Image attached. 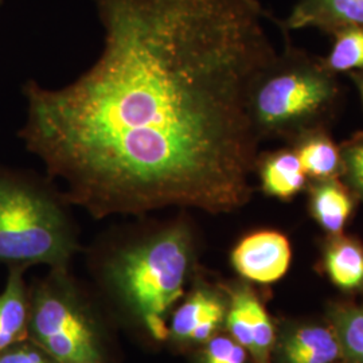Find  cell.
<instances>
[{
  "label": "cell",
  "instance_id": "cell-1",
  "mask_svg": "<svg viewBox=\"0 0 363 363\" xmlns=\"http://www.w3.org/2000/svg\"><path fill=\"white\" fill-rule=\"evenodd\" d=\"M96 62L58 89L30 79L18 136L94 220L252 199L249 94L277 52L257 0H94Z\"/></svg>",
  "mask_w": 363,
  "mask_h": 363
},
{
  "label": "cell",
  "instance_id": "cell-2",
  "mask_svg": "<svg viewBox=\"0 0 363 363\" xmlns=\"http://www.w3.org/2000/svg\"><path fill=\"white\" fill-rule=\"evenodd\" d=\"M82 253L88 284L120 333L143 350H164L171 313L202 267V240L189 210L113 225Z\"/></svg>",
  "mask_w": 363,
  "mask_h": 363
},
{
  "label": "cell",
  "instance_id": "cell-3",
  "mask_svg": "<svg viewBox=\"0 0 363 363\" xmlns=\"http://www.w3.org/2000/svg\"><path fill=\"white\" fill-rule=\"evenodd\" d=\"M72 208L50 177L0 166V264L72 268L84 249Z\"/></svg>",
  "mask_w": 363,
  "mask_h": 363
},
{
  "label": "cell",
  "instance_id": "cell-4",
  "mask_svg": "<svg viewBox=\"0 0 363 363\" xmlns=\"http://www.w3.org/2000/svg\"><path fill=\"white\" fill-rule=\"evenodd\" d=\"M120 330L88 281L49 268L30 286L28 339L57 363H123Z\"/></svg>",
  "mask_w": 363,
  "mask_h": 363
},
{
  "label": "cell",
  "instance_id": "cell-5",
  "mask_svg": "<svg viewBox=\"0 0 363 363\" xmlns=\"http://www.w3.org/2000/svg\"><path fill=\"white\" fill-rule=\"evenodd\" d=\"M340 101L337 74L322 58L286 49L255 81L249 113L259 140L292 142L306 130L327 127Z\"/></svg>",
  "mask_w": 363,
  "mask_h": 363
},
{
  "label": "cell",
  "instance_id": "cell-6",
  "mask_svg": "<svg viewBox=\"0 0 363 363\" xmlns=\"http://www.w3.org/2000/svg\"><path fill=\"white\" fill-rule=\"evenodd\" d=\"M229 296L220 277L211 279L201 267L184 296L171 313L166 349L187 357L213 337L225 331Z\"/></svg>",
  "mask_w": 363,
  "mask_h": 363
},
{
  "label": "cell",
  "instance_id": "cell-7",
  "mask_svg": "<svg viewBox=\"0 0 363 363\" xmlns=\"http://www.w3.org/2000/svg\"><path fill=\"white\" fill-rule=\"evenodd\" d=\"M220 281L229 296L225 331L247 350L252 362L272 363L277 320L267 307L265 295L240 277Z\"/></svg>",
  "mask_w": 363,
  "mask_h": 363
},
{
  "label": "cell",
  "instance_id": "cell-8",
  "mask_svg": "<svg viewBox=\"0 0 363 363\" xmlns=\"http://www.w3.org/2000/svg\"><path fill=\"white\" fill-rule=\"evenodd\" d=\"M229 261L240 279L255 286H271L289 271L292 247L280 230L257 229L244 234L234 244Z\"/></svg>",
  "mask_w": 363,
  "mask_h": 363
},
{
  "label": "cell",
  "instance_id": "cell-9",
  "mask_svg": "<svg viewBox=\"0 0 363 363\" xmlns=\"http://www.w3.org/2000/svg\"><path fill=\"white\" fill-rule=\"evenodd\" d=\"M276 320L272 363H346L337 334L325 318Z\"/></svg>",
  "mask_w": 363,
  "mask_h": 363
},
{
  "label": "cell",
  "instance_id": "cell-10",
  "mask_svg": "<svg viewBox=\"0 0 363 363\" xmlns=\"http://www.w3.org/2000/svg\"><path fill=\"white\" fill-rule=\"evenodd\" d=\"M320 272L342 294L363 295V242L349 234L325 235L320 244Z\"/></svg>",
  "mask_w": 363,
  "mask_h": 363
},
{
  "label": "cell",
  "instance_id": "cell-11",
  "mask_svg": "<svg viewBox=\"0 0 363 363\" xmlns=\"http://www.w3.org/2000/svg\"><path fill=\"white\" fill-rule=\"evenodd\" d=\"M308 213L325 235L346 232L352 220L358 198L340 178L310 181L307 186Z\"/></svg>",
  "mask_w": 363,
  "mask_h": 363
},
{
  "label": "cell",
  "instance_id": "cell-12",
  "mask_svg": "<svg viewBox=\"0 0 363 363\" xmlns=\"http://www.w3.org/2000/svg\"><path fill=\"white\" fill-rule=\"evenodd\" d=\"M286 30L363 26V0H298L284 22Z\"/></svg>",
  "mask_w": 363,
  "mask_h": 363
},
{
  "label": "cell",
  "instance_id": "cell-13",
  "mask_svg": "<svg viewBox=\"0 0 363 363\" xmlns=\"http://www.w3.org/2000/svg\"><path fill=\"white\" fill-rule=\"evenodd\" d=\"M255 172L259 177L261 191L284 202L304 191L310 182L291 147L259 154Z\"/></svg>",
  "mask_w": 363,
  "mask_h": 363
},
{
  "label": "cell",
  "instance_id": "cell-14",
  "mask_svg": "<svg viewBox=\"0 0 363 363\" xmlns=\"http://www.w3.org/2000/svg\"><path fill=\"white\" fill-rule=\"evenodd\" d=\"M26 267H9L4 289L0 292V354L28 339L30 286Z\"/></svg>",
  "mask_w": 363,
  "mask_h": 363
},
{
  "label": "cell",
  "instance_id": "cell-15",
  "mask_svg": "<svg viewBox=\"0 0 363 363\" xmlns=\"http://www.w3.org/2000/svg\"><path fill=\"white\" fill-rule=\"evenodd\" d=\"M289 144L310 181L342 179L343 159L340 145L334 142L327 127L306 130Z\"/></svg>",
  "mask_w": 363,
  "mask_h": 363
},
{
  "label": "cell",
  "instance_id": "cell-16",
  "mask_svg": "<svg viewBox=\"0 0 363 363\" xmlns=\"http://www.w3.org/2000/svg\"><path fill=\"white\" fill-rule=\"evenodd\" d=\"M325 320L337 334L346 363H363V301H328Z\"/></svg>",
  "mask_w": 363,
  "mask_h": 363
},
{
  "label": "cell",
  "instance_id": "cell-17",
  "mask_svg": "<svg viewBox=\"0 0 363 363\" xmlns=\"http://www.w3.org/2000/svg\"><path fill=\"white\" fill-rule=\"evenodd\" d=\"M334 42L323 60L334 73H363V26H347L333 33Z\"/></svg>",
  "mask_w": 363,
  "mask_h": 363
},
{
  "label": "cell",
  "instance_id": "cell-18",
  "mask_svg": "<svg viewBox=\"0 0 363 363\" xmlns=\"http://www.w3.org/2000/svg\"><path fill=\"white\" fill-rule=\"evenodd\" d=\"M186 358L190 363H253L247 350L226 331L211 337Z\"/></svg>",
  "mask_w": 363,
  "mask_h": 363
},
{
  "label": "cell",
  "instance_id": "cell-19",
  "mask_svg": "<svg viewBox=\"0 0 363 363\" xmlns=\"http://www.w3.org/2000/svg\"><path fill=\"white\" fill-rule=\"evenodd\" d=\"M343 159L342 181L363 202V133H355L349 140L340 144Z\"/></svg>",
  "mask_w": 363,
  "mask_h": 363
},
{
  "label": "cell",
  "instance_id": "cell-20",
  "mask_svg": "<svg viewBox=\"0 0 363 363\" xmlns=\"http://www.w3.org/2000/svg\"><path fill=\"white\" fill-rule=\"evenodd\" d=\"M0 363H57L31 339H26L0 354Z\"/></svg>",
  "mask_w": 363,
  "mask_h": 363
},
{
  "label": "cell",
  "instance_id": "cell-21",
  "mask_svg": "<svg viewBox=\"0 0 363 363\" xmlns=\"http://www.w3.org/2000/svg\"><path fill=\"white\" fill-rule=\"evenodd\" d=\"M349 77L354 81V84L357 86V91H358L359 96H361L363 104V73H350Z\"/></svg>",
  "mask_w": 363,
  "mask_h": 363
},
{
  "label": "cell",
  "instance_id": "cell-22",
  "mask_svg": "<svg viewBox=\"0 0 363 363\" xmlns=\"http://www.w3.org/2000/svg\"><path fill=\"white\" fill-rule=\"evenodd\" d=\"M1 1H3V0H0V4H1Z\"/></svg>",
  "mask_w": 363,
  "mask_h": 363
}]
</instances>
